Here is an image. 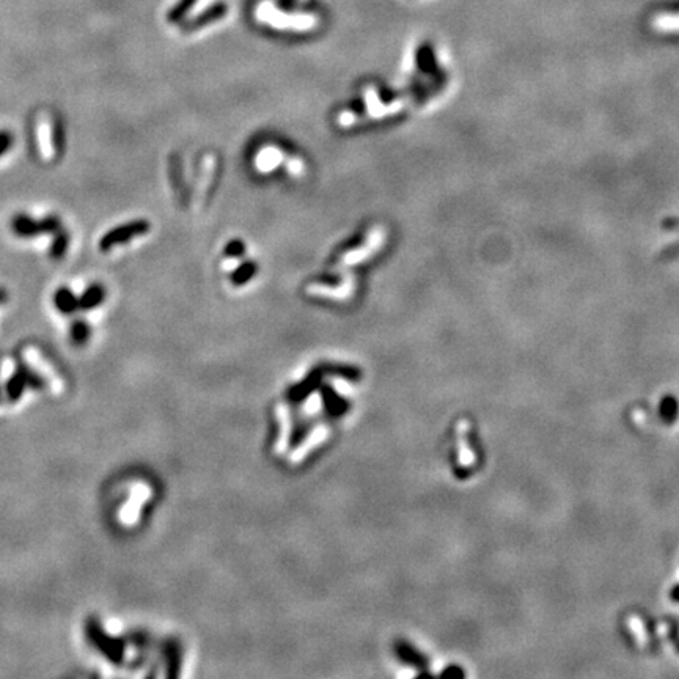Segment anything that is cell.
<instances>
[{"instance_id":"obj_1","label":"cell","mask_w":679,"mask_h":679,"mask_svg":"<svg viewBox=\"0 0 679 679\" xmlns=\"http://www.w3.org/2000/svg\"><path fill=\"white\" fill-rule=\"evenodd\" d=\"M148 231H150V224H148L145 219L131 220V222L118 225L117 228L109 230L107 233L101 237V241H99V248H101L103 252H109L110 248L126 244V242L132 241L137 236L147 235Z\"/></svg>"},{"instance_id":"obj_2","label":"cell","mask_w":679,"mask_h":679,"mask_svg":"<svg viewBox=\"0 0 679 679\" xmlns=\"http://www.w3.org/2000/svg\"><path fill=\"white\" fill-rule=\"evenodd\" d=\"M62 228L60 219L55 216H47L40 220H35L27 214H18L11 219V230L19 237H33L44 233H57Z\"/></svg>"},{"instance_id":"obj_3","label":"cell","mask_w":679,"mask_h":679,"mask_svg":"<svg viewBox=\"0 0 679 679\" xmlns=\"http://www.w3.org/2000/svg\"><path fill=\"white\" fill-rule=\"evenodd\" d=\"M87 634L93 640V643H95L110 660L114 662L121 660V656H123V643H121L120 640H112L110 637H107L106 634L99 631V627H96L93 623H90V626H88Z\"/></svg>"},{"instance_id":"obj_4","label":"cell","mask_w":679,"mask_h":679,"mask_svg":"<svg viewBox=\"0 0 679 679\" xmlns=\"http://www.w3.org/2000/svg\"><path fill=\"white\" fill-rule=\"evenodd\" d=\"M54 303L55 307H57V310L63 314H73L74 312L80 310L79 297H77L69 288H66V286H62V288L55 291Z\"/></svg>"},{"instance_id":"obj_5","label":"cell","mask_w":679,"mask_h":679,"mask_svg":"<svg viewBox=\"0 0 679 679\" xmlns=\"http://www.w3.org/2000/svg\"><path fill=\"white\" fill-rule=\"evenodd\" d=\"M104 299H106V288L99 283H93L79 297V307L80 310H93V308L101 305Z\"/></svg>"},{"instance_id":"obj_6","label":"cell","mask_w":679,"mask_h":679,"mask_svg":"<svg viewBox=\"0 0 679 679\" xmlns=\"http://www.w3.org/2000/svg\"><path fill=\"white\" fill-rule=\"evenodd\" d=\"M627 625H629V627H631L634 637L637 638L638 647L640 648H647L649 638H648V634H647V629H645L643 621L640 620V618L637 615H632L627 620Z\"/></svg>"},{"instance_id":"obj_7","label":"cell","mask_w":679,"mask_h":679,"mask_svg":"<svg viewBox=\"0 0 679 679\" xmlns=\"http://www.w3.org/2000/svg\"><path fill=\"white\" fill-rule=\"evenodd\" d=\"M68 244H69V235L66 233V231L58 230L57 236H55V239L52 241L51 248H49V255H51L52 259L63 258L66 248H68Z\"/></svg>"},{"instance_id":"obj_8","label":"cell","mask_w":679,"mask_h":679,"mask_svg":"<svg viewBox=\"0 0 679 679\" xmlns=\"http://www.w3.org/2000/svg\"><path fill=\"white\" fill-rule=\"evenodd\" d=\"M468 431V423L467 422H462L460 424V460L462 464H466V466H471V464L475 461V456H473V453L472 450L468 449V445H467V439H466V434Z\"/></svg>"},{"instance_id":"obj_9","label":"cell","mask_w":679,"mask_h":679,"mask_svg":"<svg viewBox=\"0 0 679 679\" xmlns=\"http://www.w3.org/2000/svg\"><path fill=\"white\" fill-rule=\"evenodd\" d=\"M90 336V325L84 321H76L71 325V340L74 345H84Z\"/></svg>"},{"instance_id":"obj_10","label":"cell","mask_w":679,"mask_h":679,"mask_svg":"<svg viewBox=\"0 0 679 679\" xmlns=\"http://www.w3.org/2000/svg\"><path fill=\"white\" fill-rule=\"evenodd\" d=\"M656 29L665 30V32H675L679 30V18L676 16H660V18L656 19Z\"/></svg>"},{"instance_id":"obj_11","label":"cell","mask_w":679,"mask_h":679,"mask_svg":"<svg viewBox=\"0 0 679 679\" xmlns=\"http://www.w3.org/2000/svg\"><path fill=\"white\" fill-rule=\"evenodd\" d=\"M11 143H13V137L8 131H0V158L3 156L5 153L10 150Z\"/></svg>"},{"instance_id":"obj_12","label":"cell","mask_w":679,"mask_h":679,"mask_svg":"<svg viewBox=\"0 0 679 679\" xmlns=\"http://www.w3.org/2000/svg\"><path fill=\"white\" fill-rule=\"evenodd\" d=\"M7 301V292H5L3 290H0V303Z\"/></svg>"}]
</instances>
